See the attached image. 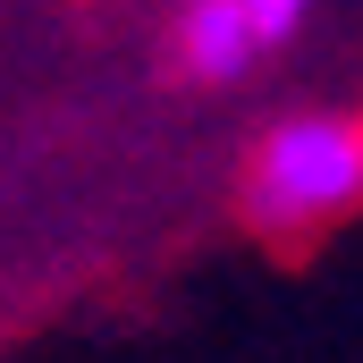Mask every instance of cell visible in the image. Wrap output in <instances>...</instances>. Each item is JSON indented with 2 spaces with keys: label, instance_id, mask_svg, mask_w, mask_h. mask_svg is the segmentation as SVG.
<instances>
[{
  "label": "cell",
  "instance_id": "cell-1",
  "mask_svg": "<svg viewBox=\"0 0 363 363\" xmlns=\"http://www.w3.org/2000/svg\"><path fill=\"white\" fill-rule=\"evenodd\" d=\"M237 203H245V220H254L271 245H296V237L338 228L363 203V110L313 101V110L271 118V127L254 135V152H245Z\"/></svg>",
  "mask_w": 363,
  "mask_h": 363
},
{
  "label": "cell",
  "instance_id": "cell-2",
  "mask_svg": "<svg viewBox=\"0 0 363 363\" xmlns=\"http://www.w3.org/2000/svg\"><path fill=\"white\" fill-rule=\"evenodd\" d=\"M321 0H178L169 60L194 85H245L313 34Z\"/></svg>",
  "mask_w": 363,
  "mask_h": 363
}]
</instances>
